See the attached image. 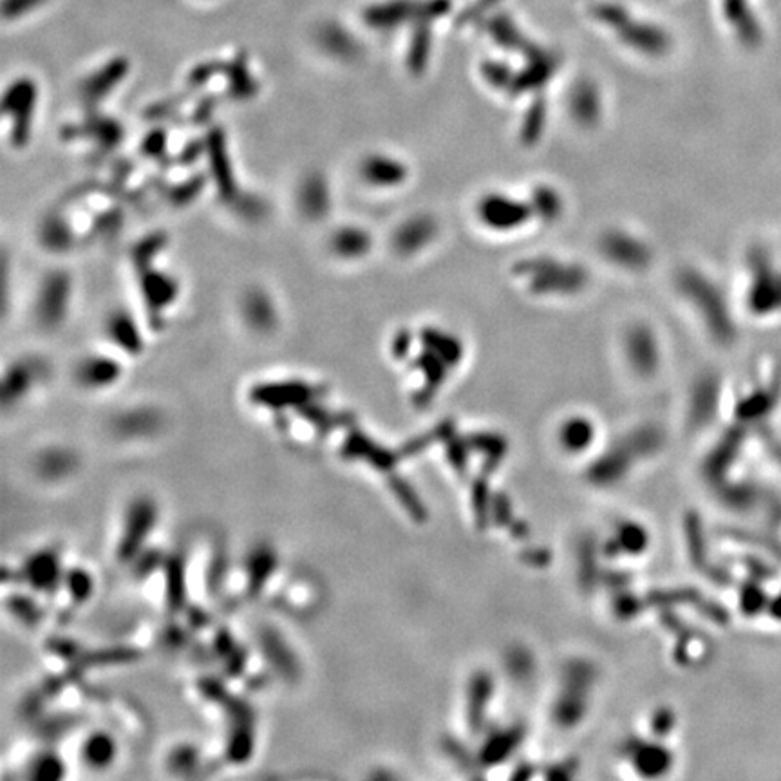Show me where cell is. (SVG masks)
<instances>
[{
    "instance_id": "cell-1",
    "label": "cell",
    "mask_w": 781,
    "mask_h": 781,
    "mask_svg": "<svg viewBox=\"0 0 781 781\" xmlns=\"http://www.w3.org/2000/svg\"><path fill=\"white\" fill-rule=\"evenodd\" d=\"M73 300V279L65 270L47 272L35 295V320L40 328L53 332L68 320Z\"/></svg>"
},
{
    "instance_id": "cell-2",
    "label": "cell",
    "mask_w": 781,
    "mask_h": 781,
    "mask_svg": "<svg viewBox=\"0 0 781 781\" xmlns=\"http://www.w3.org/2000/svg\"><path fill=\"white\" fill-rule=\"evenodd\" d=\"M37 100L38 86L33 78L28 77L13 80L4 93L3 112L4 118L12 121V144L17 149L26 147L28 140L31 138Z\"/></svg>"
},
{
    "instance_id": "cell-3",
    "label": "cell",
    "mask_w": 781,
    "mask_h": 781,
    "mask_svg": "<svg viewBox=\"0 0 781 781\" xmlns=\"http://www.w3.org/2000/svg\"><path fill=\"white\" fill-rule=\"evenodd\" d=\"M318 397V389L302 380H277L257 383L250 400L268 409H288V407H306L313 404Z\"/></svg>"
},
{
    "instance_id": "cell-4",
    "label": "cell",
    "mask_w": 781,
    "mask_h": 781,
    "mask_svg": "<svg viewBox=\"0 0 781 781\" xmlns=\"http://www.w3.org/2000/svg\"><path fill=\"white\" fill-rule=\"evenodd\" d=\"M156 523V505L147 499L140 497L133 505L128 506L125 525H123V536L118 545V555L121 561L133 559L142 545L147 541L151 530Z\"/></svg>"
},
{
    "instance_id": "cell-5",
    "label": "cell",
    "mask_w": 781,
    "mask_h": 781,
    "mask_svg": "<svg viewBox=\"0 0 781 781\" xmlns=\"http://www.w3.org/2000/svg\"><path fill=\"white\" fill-rule=\"evenodd\" d=\"M297 209L308 221L318 223L332 212V188L322 174L311 172L297 186Z\"/></svg>"
},
{
    "instance_id": "cell-6",
    "label": "cell",
    "mask_w": 781,
    "mask_h": 781,
    "mask_svg": "<svg viewBox=\"0 0 781 781\" xmlns=\"http://www.w3.org/2000/svg\"><path fill=\"white\" fill-rule=\"evenodd\" d=\"M241 313L248 328L255 333H270L277 324L274 299L263 288H251L241 299Z\"/></svg>"
},
{
    "instance_id": "cell-7",
    "label": "cell",
    "mask_w": 781,
    "mask_h": 781,
    "mask_svg": "<svg viewBox=\"0 0 781 781\" xmlns=\"http://www.w3.org/2000/svg\"><path fill=\"white\" fill-rule=\"evenodd\" d=\"M121 376V366L109 355H89L75 369L77 382L86 389H105Z\"/></svg>"
},
{
    "instance_id": "cell-8",
    "label": "cell",
    "mask_w": 781,
    "mask_h": 781,
    "mask_svg": "<svg viewBox=\"0 0 781 781\" xmlns=\"http://www.w3.org/2000/svg\"><path fill=\"white\" fill-rule=\"evenodd\" d=\"M105 332L111 342L128 355H138L144 349V339L138 322L125 309H114L107 317Z\"/></svg>"
},
{
    "instance_id": "cell-9",
    "label": "cell",
    "mask_w": 781,
    "mask_h": 781,
    "mask_svg": "<svg viewBox=\"0 0 781 781\" xmlns=\"http://www.w3.org/2000/svg\"><path fill=\"white\" fill-rule=\"evenodd\" d=\"M328 250L341 260H357L369 253L371 235L360 226L342 225L330 234Z\"/></svg>"
},
{
    "instance_id": "cell-10",
    "label": "cell",
    "mask_w": 781,
    "mask_h": 781,
    "mask_svg": "<svg viewBox=\"0 0 781 781\" xmlns=\"http://www.w3.org/2000/svg\"><path fill=\"white\" fill-rule=\"evenodd\" d=\"M60 577V561L54 552H38L26 561L24 579L37 592H53Z\"/></svg>"
},
{
    "instance_id": "cell-11",
    "label": "cell",
    "mask_w": 781,
    "mask_h": 781,
    "mask_svg": "<svg viewBox=\"0 0 781 781\" xmlns=\"http://www.w3.org/2000/svg\"><path fill=\"white\" fill-rule=\"evenodd\" d=\"M358 174L369 185H393L404 177V169L385 156L371 154L360 161Z\"/></svg>"
},
{
    "instance_id": "cell-12",
    "label": "cell",
    "mask_w": 781,
    "mask_h": 781,
    "mask_svg": "<svg viewBox=\"0 0 781 781\" xmlns=\"http://www.w3.org/2000/svg\"><path fill=\"white\" fill-rule=\"evenodd\" d=\"M275 570V554L268 547L255 548L248 557V592L257 596L259 590L265 588L268 577Z\"/></svg>"
},
{
    "instance_id": "cell-13",
    "label": "cell",
    "mask_w": 781,
    "mask_h": 781,
    "mask_svg": "<svg viewBox=\"0 0 781 781\" xmlns=\"http://www.w3.org/2000/svg\"><path fill=\"white\" fill-rule=\"evenodd\" d=\"M144 295L147 297L149 306L163 308L169 306L170 300H176L177 284L167 274L149 272L144 275Z\"/></svg>"
},
{
    "instance_id": "cell-14",
    "label": "cell",
    "mask_w": 781,
    "mask_h": 781,
    "mask_svg": "<svg viewBox=\"0 0 781 781\" xmlns=\"http://www.w3.org/2000/svg\"><path fill=\"white\" fill-rule=\"evenodd\" d=\"M114 754H116L114 740L105 733L91 735L82 747V756H84L86 763H89L91 767H96V769L109 765L112 761Z\"/></svg>"
},
{
    "instance_id": "cell-15",
    "label": "cell",
    "mask_w": 781,
    "mask_h": 781,
    "mask_svg": "<svg viewBox=\"0 0 781 781\" xmlns=\"http://www.w3.org/2000/svg\"><path fill=\"white\" fill-rule=\"evenodd\" d=\"M31 382H33L31 369L22 362L13 364L12 369L4 374V387H3L4 389L3 390L4 402L8 404L12 400H19L21 397H24Z\"/></svg>"
},
{
    "instance_id": "cell-16",
    "label": "cell",
    "mask_w": 781,
    "mask_h": 781,
    "mask_svg": "<svg viewBox=\"0 0 781 781\" xmlns=\"http://www.w3.org/2000/svg\"><path fill=\"white\" fill-rule=\"evenodd\" d=\"M185 573L183 563L177 557L167 561V603L170 612L181 610L185 603Z\"/></svg>"
},
{
    "instance_id": "cell-17",
    "label": "cell",
    "mask_w": 781,
    "mask_h": 781,
    "mask_svg": "<svg viewBox=\"0 0 781 781\" xmlns=\"http://www.w3.org/2000/svg\"><path fill=\"white\" fill-rule=\"evenodd\" d=\"M65 584H68V588L71 592V597H75L77 601H87L91 596V588L93 582L89 573H86L84 570H73L68 575H65Z\"/></svg>"
},
{
    "instance_id": "cell-18",
    "label": "cell",
    "mask_w": 781,
    "mask_h": 781,
    "mask_svg": "<svg viewBox=\"0 0 781 781\" xmlns=\"http://www.w3.org/2000/svg\"><path fill=\"white\" fill-rule=\"evenodd\" d=\"M63 772V765L56 756L44 754L35 765H33V777L38 779H53L60 777Z\"/></svg>"
},
{
    "instance_id": "cell-19",
    "label": "cell",
    "mask_w": 781,
    "mask_h": 781,
    "mask_svg": "<svg viewBox=\"0 0 781 781\" xmlns=\"http://www.w3.org/2000/svg\"><path fill=\"white\" fill-rule=\"evenodd\" d=\"M44 0H6L4 3V15L8 19H17L22 13H26L28 10H35L38 4H42Z\"/></svg>"
},
{
    "instance_id": "cell-20",
    "label": "cell",
    "mask_w": 781,
    "mask_h": 781,
    "mask_svg": "<svg viewBox=\"0 0 781 781\" xmlns=\"http://www.w3.org/2000/svg\"><path fill=\"white\" fill-rule=\"evenodd\" d=\"M12 610H13V613H17L19 617H22L24 621H28V622H35L37 619H38V606L33 603V601H29V599H21V597H15L13 599V603H12Z\"/></svg>"
},
{
    "instance_id": "cell-21",
    "label": "cell",
    "mask_w": 781,
    "mask_h": 781,
    "mask_svg": "<svg viewBox=\"0 0 781 781\" xmlns=\"http://www.w3.org/2000/svg\"><path fill=\"white\" fill-rule=\"evenodd\" d=\"M193 758H195V752H193L192 749L186 747V749L177 751V752L174 754V763H176L177 769H188V765H192Z\"/></svg>"
}]
</instances>
